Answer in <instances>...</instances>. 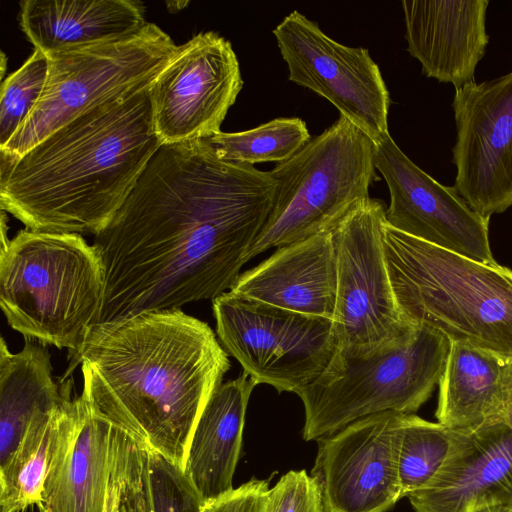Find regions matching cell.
I'll list each match as a JSON object with an SVG mask.
<instances>
[{"label":"cell","mask_w":512,"mask_h":512,"mask_svg":"<svg viewBox=\"0 0 512 512\" xmlns=\"http://www.w3.org/2000/svg\"><path fill=\"white\" fill-rule=\"evenodd\" d=\"M407 497L415 512H473L512 502V429L501 421L455 430L438 472Z\"/></svg>","instance_id":"cell-17"},{"label":"cell","mask_w":512,"mask_h":512,"mask_svg":"<svg viewBox=\"0 0 512 512\" xmlns=\"http://www.w3.org/2000/svg\"><path fill=\"white\" fill-rule=\"evenodd\" d=\"M383 247L400 312L512 361V269L469 258L384 226Z\"/></svg>","instance_id":"cell-4"},{"label":"cell","mask_w":512,"mask_h":512,"mask_svg":"<svg viewBox=\"0 0 512 512\" xmlns=\"http://www.w3.org/2000/svg\"><path fill=\"white\" fill-rule=\"evenodd\" d=\"M402 415H369L317 439L311 476L320 485L325 512H387L402 498Z\"/></svg>","instance_id":"cell-15"},{"label":"cell","mask_w":512,"mask_h":512,"mask_svg":"<svg viewBox=\"0 0 512 512\" xmlns=\"http://www.w3.org/2000/svg\"><path fill=\"white\" fill-rule=\"evenodd\" d=\"M268 482L251 479L223 496L206 502L202 512H264Z\"/></svg>","instance_id":"cell-30"},{"label":"cell","mask_w":512,"mask_h":512,"mask_svg":"<svg viewBox=\"0 0 512 512\" xmlns=\"http://www.w3.org/2000/svg\"><path fill=\"white\" fill-rule=\"evenodd\" d=\"M20 27L45 54L102 43L131 34L147 22L136 0H23Z\"/></svg>","instance_id":"cell-21"},{"label":"cell","mask_w":512,"mask_h":512,"mask_svg":"<svg viewBox=\"0 0 512 512\" xmlns=\"http://www.w3.org/2000/svg\"><path fill=\"white\" fill-rule=\"evenodd\" d=\"M336 287V250L330 232L278 248L269 258L240 274L229 292L332 320Z\"/></svg>","instance_id":"cell-19"},{"label":"cell","mask_w":512,"mask_h":512,"mask_svg":"<svg viewBox=\"0 0 512 512\" xmlns=\"http://www.w3.org/2000/svg\"><path fill=\"white\" fill-rule=\"evenodd\" d=\"M150 86L86 110L19 157L0 151L2 211L29 230L102 231L162 145Z\"/></svg>","instance_id":"cell-3"},{"label":"cell","mask_w":512,"mask_h":512,"mask_svg":"<svg viewBox=\"0 0 512 512\" xmlns=\"http://www.w3.org/2000/svg\"><path fill=\"white\" fill-rule=\"evenodd\" d=\"M117 512H153L148 476L147 447L143 444L140 446L125 483Z\"/></svg>","instance_id":"cell-31"},{"label":"cell","mask_w":512,"mask_h":512,"mask_svg":"<svg viewBox=\"0 0 512 512\" xmlns=\"http://www.w3.org/2000/svg\"><path fill=\"white\" fill-rule=\"evenodd\" d=\"M45 345L26 339L18 353L0 344V464L14 452L30 424L71 400V380L52 377Z\"/></svg>","instance_id":"cell-23"},{"label":"cell","mask_w":512,"mask_h":512,"mask_svg":"<svg viewBox=\"0 0 512 512\" xmlns=\"http://www.w3.org/2000/svg\"><path fill=\"white\" fill-rule=\"evenodd\" d=\"M212 307L221 343L257 385L297 393L317 381L335 355L330 319L229 291L213 299Z\"/></svg>","instance_id":"cell-10"},{"label":"cell","mask_w":512,"mask_h":512,"mask_svg":"<svg viewBox=\"0 0 512 512\" xmlns=\"http://www.w3.org/2000/svg\"><path fill=\"white\" fill-rule=\"evenodd\" d=\"M257 384L243 372L222 382L208 399L191 435L183 471L204 503L230 492L245 414Z\"/></svg>","instance_id":"cell-20"},{"label":"cell","mask_w":512,"mask_h":512,"mask_svg":"<svg viewBox=\"0 0 512 512\" xmlns=\"http://www.w3.org/2000/svg\"><path fill=\"white\" fill-rule=\"evenodd\" d=\"M455 188L490 219L512 206V71L455 89Z\"/></svg>","instance_id":"cell-14"},{"label":"cell","mask_w":512,"mask_h":512,"mask_svg":"<svg viewBox=\"0 0 512 512\" xmlns=\"http://www.w3.org/2000/svg\"><path fill=\"white\" fill-rule=\"evenodd\" d=\"M177 48L166 32L147 22L121 38L46 54L43 93L0 151L19 157L86 110L150 86Z\"/></svg>","instance_id":"cell-8"},{"label":"cell","mask_w":512,"mask_h":512,"mask_svg":"<svg viewBox=\"0 0 512 512\" xmlns=\"http://www.w3.org/2000/svg\"><path fill=\"white\" fill-rule=\"evenodd\" d=\"M276 186L270 171L220 160L205 139L162 144L94 235L104 289L89 335L229 291Z\"/></svg>","instance_id":"cell-1"},{"label":"cell","mask_w":512,"mask_h":512,"mask_svg":"<svg viewBox=\"0 0 512 512\" xmlns=\"http://www.w3.org/2000/svg\"><path fill=\"white\" fill-rule=\"evenodd\" d=\"M222 161L252 165L282 163L310 140L306 123L298 117H281L241 132H218L205 139Z\"/></svg>","instance_id":"cell-25"},{"label":"cell","mask_w":512,"mask_h":512,"mask_svg":"<svg viewBox=\"0 0 512 512\" xmlns=\"http://www.w3.org/2000/svg\"><path fill=\"white\" fill-rule=\"evenodd\" d=\"M374 162L390 193L389 226L407 235L494 264L489 221L475 212L455 186H446L418 167L387 134L375 142Z\"/></svg>","instance_id":"cell-16"},{"label":"cell","mask_w":512,"mask_h":512,"mask_svg":"<svg viewBox=\"0 0 512 512\" xmlns=\"http://www.w3.org/2000/svg\"><path fill=\"white\" fill-rule=\"evenodd\" d=\"M455 430L415 414L402 415L398 455L401 497L425 486L450 450Z\"/></svg>","instance_id":"cell-26"},{"label":"cell","mask_w":512,"mask_h":512,"mask_svg":"<svg viewBox=\"0 0 512 512\" xmlns=\"http://www.w3.org/2000/svg\"><path fill=\"white\" fill-rule=\"evenodd\" d=\"M473 512H512V502L480 507Z\"/></svg>","instance_id":"cell-32"},{"label":"cell","mask_w":512,"mask_h":512,"mask_svg":"<svg viewBox=\"0 0 512 512\" xmlns=\"http://www.w3.org/2000/svg\"><path fill=\"white\" fill-rule=\"evenodd\" d=\"M407 51L422 73L455 89L474 80L489 44L488 0H403Z\"/></svg>","instance_id":"cell-18"},{"label":"cell","mask_w":512,"mask_h":512,"mask_svg":"<svg viewBox=\"0 0 512 512\" xmlns=\"http://www.w3.org/2000/svg\"><path fill=\"white\" fill-rule=\"evenodd\" d=\"M264 512H325L319 483L305 470L287 472L268 489Z\"/></svg>","instance_id":"cell-29"},{"label":"cell","mask_w":512,"mask_h":512,"mask_svg":"<svg viewBox=\"0 0 512 512\" xmlns=\"http://www.w3.org/2000/svg\"><path fill=\"white\" fill-rule=\"evenodd\" d=\"M512 393V361L462 342H451L438 384L435 417L454 430L504 421Z\"/></svg>","instance_id":"cell-22"},{"label":"cell","mask_w":512,"mask_h":512,"mask_svg":"<svg viewBox=\"0 0 512 512\" xmlns=\"http://www.w3.org/2000/svg\"><path fill=\"white\" fill-rule=\"evenodd\" d=\"M6 56L3 52H1V77H3V74L5 72V68H6Z\"/></svg>","instance_id":"cell-34"},{"label":"cell","mask_w":512,"mask_h":512,"mask_svg":"<svg viewBox=\"0 0 512 512\" xmlns=\"http://www.w3.org/2000/svg\"><path fill=\"white\" fill-rule=\"evenodd\" d=\"M504 422L512 429V393L507 404Z\"/></svg>","instance_id":"cell-33"},{"label":"cell","mask_w":512,"mask_h":512,"mask_svg":"<svg viewBox=\"0 0 512 512\" xmlns=\"http://www.w3.org/2000/svg\"><path fill=\"white\" fill-rule=\"evenodd\" d=\"M69 401L39 415L0 464V512H21L39 504L59 420Z\"/></svg>","instance_id":"cell-24"},{"label":"cell","mask_w":512,"mask_h":512,"mask_svg":"<svg viewBox=\"0 0 512 512\" xmlns=\"http://www.w3.org/2000/svg\"><path fill=\"white\" fill-rule=\"evenodd\" d=\"M243 86L231 43L202 32L179 45L150 86L155 132L162 144L207 139L218 132Z\"/></svg>","instance_id":"cell-13"},{"label":"cell","mask_w":512,"mask_h":512,"mask_svg":"<svg viewBox=\"0 0 512 512\" xmlns=\"http://www.w3.org/2000/svg\"><path fill=\"white\" fill-rule=\"evenodd\" d=\"M141 442L82 393L63 408L39 512H117Z\"/></svg>","instance_id":"cell-11"},{"label":"cell","mask_w":512,"mask_h":512,"mask_svg":"<svg viewBox=\"0 0 512 512\" xmlns=\"http://www.w3.org/2000/svg\"><path fill=\"white\" fill-rule=\"evenodd\" d=\"M49 60L34 49L22 66L2 82L0 95V148L13 138L37 105L47 80Z\"/></svg>","instance_id":"cell-27"},{"label":"cell","mask_w":512,"mask_h":512,"mask_svg":"<svg viewBox=\"0 0 512 512\" xmlns=\"http://www.w3.org/2000/svg\"><path fill=\"white\" fill-rule=\"evenodd\" d=\"M0 306L26 339L69 351L73 370L99 314L104 271L100 255L78 233L20 230L6 236L2 212Z\"/></svg>","instance_id":"cell-5"},{"label":"cell","mask_w":512,"mask_h":512,"mask_svg":"<svg viewBox=\"0 0 512 512\" xmlns=\"http://www.w3.org/2000/svg\"><path fill=\"white\" fill-rule=\"evenodd\" d=\"M147 465L153 512H202L205 503L182 467L149 448Z\"/></svg>","instance_id":"cell-28"},{"label":"cell","mask_w":512,"mask_h":512,"mask_svg":"<svg viewBox=\"0 0 512 512\" xmlns=\"http://www.w3.org/2000/svg\"><path fill=\"white\" fill-rule=\"evenodd\" d=\"M78 363L91 405L182 468L195 425L230 368L211 327L181 309L89 335Z\"/></svg>","instance_id":"cell-2"},{"label":"cell","mask_w":512,"mask_h":512,"mask_svg":"<svg viewBox=\"0 0 512 512\" xmlns=\"http://www.w3.org/2000/svg\"><path fill=\"white\" fill-rule=\"evenodd\" d=\"M450 345L443 333L418 326L395 347L331 363L296 393L305 409L303 438L317 440L377 413L414 414L438 386Z\"/></svg>","instance_id":"cell-7"},{"label":"cell","mask_w":512,"mask_h":512,"mask_svg":"<svg viewBox=\"0 0 512 512\" xmlns=\"http://www.w3.org/2000/svg\"><path fill=\"white\" fill-rule=\"evenodd\" d=\"M385 211L381 200L370 197L331 231L337 265L331 363L395 347L415 328L404 320L390 281L383 247Z\"/></svg>","instance_id":"cell-9"},{"label":"cell","mask_w":512,"mask_h":512,"mask_svg":"<svg viewBox=\"0 0 512 512\" xmlns=\"http://www.w3.org/2000/svg\"><path fill=\"white\" fill-rule=\"evenodd\" d=\"M273 35L290 81L327 99L374 143L389 134L390 93L366 48L335 41L298 11L288 14Z\"/></svg>","instance_id":"cell-12"},{"label":"cell","mask_w":512,"mask_h":512,"mask_svg":"<svg viewBox=\"0 0 512 512\" xmlns=\"http://www.w3.org/2000/svg\"><path fill=\"white\" fill-rule=\"evenodd\" d=\"M375 144L340 116L288 160L270 171L276 192L268 218L247 260L270 249L330 233L370 198L377 180Z\"/></svg>","instance_id":"cell-6"}]
</instances>
